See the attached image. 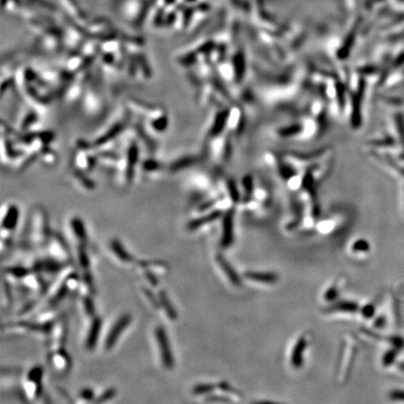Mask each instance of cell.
Returning <instances> with one entry per match:
<instances>
[{"label":"cell","mask_w":404,"mask_h":404,"mask_svg":"<svg viewBox=\"0 0 404 404\" xmlns=\"http://www.w3.org/2000/svg\"><path fill=\"white\" fill-rule=\"evenodd\" d=\"M52 232L50 228L49 215L43 207L36 206L32 209L26 235L28 241L37 246L47 245Z\"/></svg>","instance_id":"cell-1"},{"label":"cell","mask_w":404,"mask_h":404,"mask_svg":"<svg viewBox=\"0 0 404 404\" xmlns=\"http://www.w3.org/2000/svg\"><path fill=\"white\" fill-rule=\"evenodd\" d=\"M20 209L16 204H4L1 208V240L2 243H10L12 234L20 220Z\"/></svg>","instance_id":"cell-2"},{"label":"cell","mask_w":404,"mask_h":404,"mask_svg":"<svg viewBox=\"0 0 404 404\" xmlns=\"http://www.w3.org/2000/svg\"><path fill=\"white\" fill-rule=\"evenodd\" d=\"M154 337L159 348L163 366L167 370H172L174 367V357L169 344V336L164 327L158 326L154 331Z\"/></svg>","instance_id":"cell-3"},{"label":"cell","mask_w":404,"mask_h":404,"mask_svg":"<svg viewBox=\"0 0 404 404\" xmlns=\"http://www.w3.org/2000/svg\"><path fill=\"white\" fill-rule=\"evenodd\" d=\"M81 101L82 110L88 116H97L101 114L105 108L104 98L96 89H86Z\"/></svg>","instance_id":"cell-4"},{"label":"cell","mask_w":404,"mask_h":404,"mask_svg":"<svg viewBox=\"0 0 404 404\" xmlns=\"http://www.w3.org/2000/svg\"><path fill=\"white\" fill-rule=\"evenodd\" d=\"M47 246L50 258L62 264L68 263L70 260V253L62 236L53 232L47 243Z\"/></svg>","instance_id":"cell-5"},{"label":"cell","mask_w":404,"mask_h":404,"mask_svg":"<svg viewBox=\"0 0 404 404\" xmlns=\"http://www.w3.org/2000/svg\"><path fill=\"white\" fill-rule=\"evenodd\" d=\"M131 321H132V317L129 314H125V315L120 316L115 321V323L113 324V326L111 327L110 331L107 335V338L104 342V348L107 351H110L115 346L120 336L124 333L125 329L128 328V326L131 324Z\"/></svg>","instance_id":"cell-6"},{"label":"cell","mask_w":404,"mask_h":404,"mask_svg":"<svg viewBox=\"0 0 404 404\" xmlns=\"http://www.w3.org/2000/svg\"><path fill=\"white\" fill-rule=\"evenodd\" d=\"M43 377V370L40 366L32 368L27 375L24 385L27 397L33 400L39 397L41 393V381Z\"/></svg>","instance_id":"cell-7"},{"label":"cell","mask_w":404,"mask_h":404,"mask_svg":"<svg viewBox=\"0 0 404 404\" xmlns=\"http://www.w3.org/2000/svg\"><path fill=\"white\" fill-rule=\"evenodd\" d=\"M234 209L228 210L223 216V233L221 239V245L224 248H228L234 240Z\"/></svg>","instance_id":"cell-8"},{"label":"cell","mask_w":404,"mask_h":404,"mask_svg":"<svg viewBox=\"0 0 404 404\" xmlns=\"http://www.w3.org/2000/svg\"><path fill=\"white\" fill-rule=\"evenodd\" d=\"M50 333H51L50 342H49L50 351L53 352L59 349H62L66 340V324L64 322H57L56 324H53Z\"/></svg>","instance_id":"cell-9"},{"label":"cell","mask_w":404,"mask_h":404,"mask_svg":"<svg viewBox=\"0 0 404 404\" xmlns=\"http://www.w3.org/2000/svg\"><path fill=\"white\" fill-rule=\"evenodd\" d=\"M50 361L51 366L59 374H66L71 367V360L65 350L59 349L56 351L51 352Z\"/></svg>","instance_id":"cell-10"},{"label":"cell","mask_w":404,"mask_h":404,"mask_svg":"<svg viewBox=\"0 0 404 404\" xmlns=\"http://www.w3.org/2000/svg\"><path fill=\"white\" fill-rule=\"evenodd\" d=\"M364 94V85L361 83L359 91L354 94L352 97V113H351V125L354 128H359L361 125L362 116H361V103Z\"/></svg>","instance_id":"cell-11"},{"label":"cell","mask_w":404,"mask_h":404,"mask_svg":"<svg viewBox=\"0 0 404 404\" xmlns=\"http://www.w3.org/2000/svg\"><path fill=\"white\" fill-rule=\"evenodd\" d=\"M110 250L113 256L124 264H131L136 262L135 257L125 249V245L117 239H112L110 241Z\"/></svg>","instance_id":"cell-12"},{"label":"cell","mask_w":404,"mask_h":404,"mask_svg":"<svg viewBox=\"0 0 404 404\" xmlns=\"http://www.w3.org/2000/svg\"><path fill=\"white\" fill-rule=\"evenodd\" d=\"M101 327H102L101 318L98 316L94 317L91 322V326L89 328L88 333H87L86 340H85V346L89 351H92L95 349L98 338H99V335H100Z\"/></svg>","instance_id":"cell-13"},{"label":"cell","mask_w":404,"mask_h":404,"mask_svg":"<svg viewBox=\"0 0 404 404\" xmlns=\"http://www.w3.org/2000/svg\"><path fill=\"white\" fill-rule=\"evenodd\" d=\"M229 113H230L229 110L226 109V110H221L215 115L211 130L209 131V136L211 138H215V137L219 136L222 131L224 130V128L226 127L227 123H228Z\"/></svg>","instance_id":"cell-14"},{"label":"cell","mask_w":404,"mask_h":404,"mask_svg":"<svg viewBox=\"0 0 404 404\" xmlns=\"http://www.w3.org/2000/svg\"><path fill=\"white\" fill-rule=\"evenodd\" d=\"M69 228L71 230V233L77 239L78 243H87L88 236L86 232V228L84 226L83 221L81 220L79 216H74L73 218L69 221Z\"/></svg>","instance_id":"cell-15"},{"label":"cell","mask_w":404,"mask_h":404,"mask_svg":"<svg viewBox=\"0 0 404 404\" xmlns=\"http://www.w3.org/2000/svg\"><path fill=\"white\" fill-rule=\"evenodd\" d=\"M138 268L140 270H147L149 272H153L157 277L165 275L168 271L169 267L165 262L157 261V260H147V261H139L137 263Z\"/></svg>","instance_id":"cell-16"},{"label":"cell","mask_w":404,"mask_h":404,"mask_svg":"<svg viewBox=\"0 0 404 404\" xmlns=\"http://www.w3.org/2000/svg\"><path fill=\"white\" fill-rule=\"evenodd\" d=\"M221 215H222V213L219 212V211H213L212 213H208V214H206L204 216H201V217H199V218H196V219H193V220L190 221L189 223H188V226H187V228L189 230H197V229H199V228H201V227H203V226H205L207 224H209V223H213L214 221L216 220V219H218L219 217H221Z\"/></svg>","instance_id":"cell-17"},{"label":"cell","mask_w":404,"mask_h":404,"mask_svg":"<svg viewBox=\"0 0 404 404\" xmlns=\"http://www.w3.org/2000/svg\"><path fill=\"white\" fill-rule=\"evenodd\" d=\"M199 161V157L194 155H187L177 159L175 161L171 162L169 165V170L175 173L182 169H188Z\"/></svg>","instance_id":"cell-18"},{"label":"cell","mask_w":404,"mask_h":404,"mask_svg":"<svg viewBox=\"0 0 404 404\" xmlns=\"http://www.w3.org/2000/svg\"><path fill=\"white\" fill-rule=\"evenodd\" d=\"M158 300H159V303L162 308L164 309V311L166 312L167 316L169 317V319L171 320H175L177 318V312L176 310L173 307L172 303L170 302L169 297L167 293L161 290L158 294Z\"/></svg>","instance_id":"cell-19"},{"label":"cell","mask_w":404,"mask_h":404,"mask_svg":"<svg viewBox=\"0 0 404 404\" xmlns=\"http://www.w3.org/2000/svg\"><path fill=\"white\" fill-rule=\"evenodd\" d=\"M86 243H79L77 245V259L83 271H89L90 267V257L87 251Z\"/></svg>","instance_id":"cell-20"},{"label":"cell","mask_w":404,"mask_h":404,"mask_svg":"<svg viewBox=\"0 0 404 404\" xmlns=\"http://www.w3.org/2000/svg\"><path fill=\"white\" fill-rule=\"evenodd\" d=\"M305 347H306L305 339H300L297 343V346H295L293 355H292V363L295 368H300L302 366V354H303V350Z\"/></svg>","instance_id":"cell-21"},{"label":"cell","mask_w":404,"mask_h":404,"mask_svg":"<svg viewBox=\"0 0 404 404\" xmlns=\"http://www.w3.org/2000/svg\"><path fill=\"white\" fill-rule=\"evenodd\" d=\"M249 279L256 280L264 283H274L277 280V276L273 273H260V272H247L245 274Z\"/></svg>","instance_id":"cell-22"},{"label":"cell","mask_w":404,"mask_h":404,"mask_svg":"<svg viewBox=\"0 0 404 404\" xmlns=\"http://www.w3.org/2000/svg\"><path fill=\"white\" fill-rule=\"evenodd\" d=\"M302 131V125L300 124H295V125H288L286 127H282L278 129V135L282 138H290L296 136Z\"/></svg>","instance_id":"cell-23"},{"label":"cell","mask_w":404,"mask_h":404,"mask_svg":"<svg viewBox=\"0 0 404 404\" xmlns=\"http://www.w3.org/2000/svg\"><path fill=\"white\" fill-rule=\"evenodd\" d=\"M86 174L87 173H84V172H81V171L74 169V178L77 179L79 184H81V186H83L87 190H93L95 188L96 184L93 181H91V179H89L88 177L86 176Z\"/></svg>","instance_id":"cell-24"},{"label":"cell","mask_w":404,"mask_h":404,"mask_svg":"<svg viewBox=\"0 0 404 404\" xmlns=\"http://www.w3.org/2000/svg\"><path fill=\"white\" fill-rule=\"evenodd\" d=\"M216 259H217V262L220 265L221 268L224 270V272L228 274V278L231 280L234 284H236V286H239V284H241V282L239 281L237 274L231 269V267L228 265V262L221 256H218V257H216Z\"/></svg>","instance_id":"cell-25"},{"label":"cell","mask_w":404,"mask_h":404,"mask_svg":"<svg viewBox=\"0 0 404 404\" xmlns=\"http://www.w3.org/2000/svg\"><path fill=\"white\" fill-rule=\"evenodd\" d=\"M39 160L44 165H53L55 161L57 160V154L53 151L48 147L45 148L44 150L40 153L38 156Z\"/></svg>","instance_id":"cell-26"},{"label":"cell","mask_w":404,"mask_h":404,"mask_svg":"<svg viewBox=\"0 0 404 404\" xmlns=\"http://www.w3.org/2000/svg\"><path fill=\"white\" fill-rule=\"evenodd\" d=\"M30 271L23 267H12L6 270L7 276H10L14 279H23L30 273Z\"/></svg>","instance_id":"cell-27"},{"label":"cell","mask_w":404,"mask_h":404,"mask_svg":"<svg viewBox=\"0 0 404 404\" xmlns=\"http://www.w3.org/2000/svg\"><path fill=\"white\" fill-rule=\"evenodd\" d=\"M142 168L145 173H154V171H161L163 165L159 161H156L154 159H148L146 161L143 162Z\"/></svg>","instance_id":"cell-28"},{"label":"cell","mask_w":404,"mask_h":404,"mask_svg":"<svg viewBox=\"0 0 404 404\" xmlns=\"http://www.w3.org/2000/svg\"><path fill=\"white\" fill-rule=\"evenodd\" d=\"M116 395V390L115 389H109V390L104 391L101 395L96 397L93 404H104L105 403L110 402Z\"/></svg>","instance_id":"cell-29"},{"label":"cell","mask_w":404,"mask_h":404,"mask_svg":"<svg viewBox=\"0 0 404 404\" xmlns=\"http://www.w3.org/2000/svg\"><path fill=\"white\" fill-rule=\"evenodd\" d=\"M227 186H228V191L230 199H232L235 203H237L240 200V193H239V189L237 187V184L235 182L231 179H229L227 183Z\"/></svg>","instance_id":"cell-30"},{"label":"cell","mask_w":404,"mask_h":404,"mask_svg":"<svg viewBox=\"0 0 404 404\" xmlns=\"http://www.w3.org/2000/svg\"><path fill=\"white\" fill-rule=\"evenodd\" d=\"M325 149H319L315 152H311V153H294V155L296 158L302 159V160H310L313 158H316V156H319L320 154H324Z\"/></svg>","instance_id":"cell-31"},{"label":"cell","mask_w":404,"mask_h":404,"mask_svg":"<svg viewBox=\"0 0 404 404\" xmlns=\"http://www.w3.org/2000/svg\"><path fill=\"white\" fill-rule=\"evenodd\" d=\"M243 188L244 191L246 194V198H250L254 192V182H253V178L250 175H246L244 176L243 180Z\"/></svg>","instance_id":"cell-32"},{"label":"cell","mask_w":404,"mask_h":404,"mask_svg":"<svg viewBox=\"0 0 404 404\" xmlns=\"http://www.w3.org/2000/svg\"><path fill=\"white\" fill-rule=\"evenodd\" d=\"M82 302H83V307H84V311H85L86 315L88 316H94L95 315V305L93 303L91 297H89V296L83 297Z\"/></svg>","instance_id":"cell-33"},{"label":"cell","mask_w":404,"mask_h":404,"mask_svg":"<svg viewBox=\"0 0 404 404\" xmlns=\"http://www.w3.org/2000/svg\"><path fill=\"white\" fill-rule=\"evenodd\" d=\"M395 121H396V125L398 126V132H399V136H400V140L402 141V143L404 145V118L403 114L399 113L395 117Z\"/></svg>","instance_id":"cell-34"},{"label":"cell","mask_w":404,"mask_h":404,"mask_svg":"<svg viewBox=\"0 0 404 404\" xmlns=\"http://www.w3.org/2000/svg\"><path fill=\"white\" fill-rule=\"evenodd\" d=\"M280 174L284 179H289V178L294 176L296 173H295L294 169L290 168L289 166H287V164H281L280 165Z\"/></svg>","instance_id":"cell-35"},{"label":"cell","mask_w":404,"mask_h":404,"mask_svg":"<svg viewBox=\"0 0 404 404\" xmlns=\"http://www.w3.org/2000/svg\"><path fill=\"white\" fill-rule=\"evenodd\" d=\"M370 249V245L364 240H359L353 244V250L356 252H366Z\"/></svg>","instance_id":"cell-36"},{"label":"cell","mask_w":404,"mask_h":404,"mask_svg":"<svg viewBox=\"0 0 404 404\" xmlns=\"http://www.w3.org/2000/svg\"><path fill=\"white\" fill-rule=\"evenodd\" d=\"M80 398L82 399L83 401H85V402H94V400L96 399L94 391L91 389H83V390H81V393H80Z\"/></svg>","instance_id":"cell-37"},{"label":"cell","mask_w":404,"mask_h":404,"mask_svg":"<svg viewBox=\"0 0 404 404\" xmlns=\"http://www.w3.org/2000/svg\"><path fill=\"white\" fill-rule=\"evenodd\" d=\"M213 386L212 385H208V384H202V385H199L194 389V393L197 395H200V394H205L207 392H210L211 390H213Z\"/></svg>","instance_id":"cell-38"},{"label":"cell","mask_w":404,"mask_h":404,"mask_svg":"<svg viewBox=\"0 0 404 404\" xmlns=\"http://www.w3.org/2000/svg\"><path fill=\"white\" fill-rule=\"evenodd\" d=\"M335 309L338 310H344V311H350V312H355L357 311V305L353 303V302H342L341 304L336 305Z\"/></svg>","instance_id":"cell-39"},{"label":"cell","mask_w":404,"mask_h":404,"mask_svg":"<svg viewBox=\"0 0 404 404\" xmlns=\"http://www.w3.org/2000/svg\"><path fill=\"white\" fill-rule=\"evenodd\" d=\"M371 144L375 146H391L394 144V140L390 137H387L384 140H374L373 142H371Z\"/></svg>","instance_id":"cell-40"},{"label":"cell","mask_w":404,"mask_h":404,"mask_svg":"<svg viewBox=\"0 0 404 404\" xmlns=\"http://www.w3.org/2000/svg\"><path fill=\"white\" fill-rule=\"evenodd\" d=\"M337 96H338L339 106L341 108H344L345 103H346V97H345V91L343 89L337 90Z\"/></svg>","instance_id":"cell-41"},{"label":"cell","mask_w":404,"mask_h":404,"mask_svg":"<svg viewBox=\"0 0 404 404\" xmlns=\"http://www.w3.org/2000/svg\"><path fill=\"white\" fill-rule=\"evenodd\" d=\"M231 153H232V145H231V143H230L229 141H228V143H227V144H226V146H225L224 158H225L226 160H228V159L230 158Z\"/></svg>","instance_id":"cell-42"},{"label":"cell","mask_w":404,"mask_h":404,"mask_svg":"<svg viewBox=\"0 0 404 404\" xmlns=\"http://www.w3.org/2000/svg\"><path fill=\"white\" fill-rule=\"evenodd\" d=\"M374 313V308L372 306H367L366 308L363 310V315L366 317H370L372 316V314Z\"/></svg>","instance_id":"cell-43"}]
</instances>
